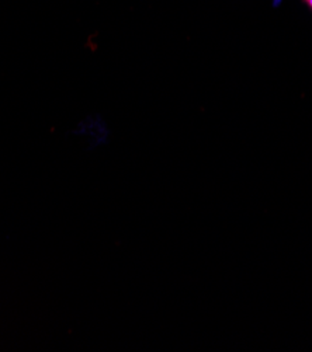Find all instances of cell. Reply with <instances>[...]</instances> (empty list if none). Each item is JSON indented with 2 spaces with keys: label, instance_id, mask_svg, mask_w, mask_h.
Here are the masks:
<instances>
[{
  "label": "cell",
  "instance_id": "obj_1",
  "mask_svg": "<svg viewBox=\"0 0 312 352\" xmlns=\"http://www.w3.org/2000/svg\"><path fill=\"white\" fill-rule=\"evenodd\" d=\"M304 2H305V3L312 9V0H304Z\"/></svg>",
  "mask_w": 312,
  "mask_h": 352
}]
</instances>
